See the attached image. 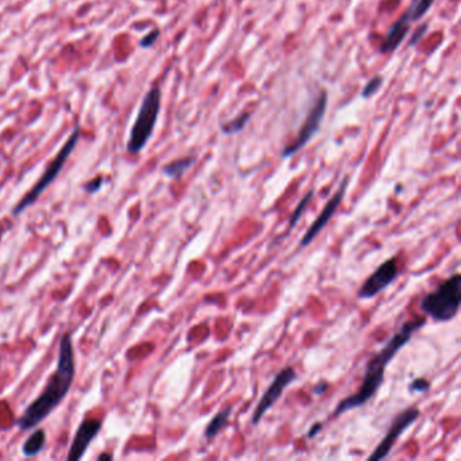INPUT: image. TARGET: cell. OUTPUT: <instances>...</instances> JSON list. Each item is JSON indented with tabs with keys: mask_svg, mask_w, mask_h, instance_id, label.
Returning a JSON list of instances; mask_svg holds the SVG:
<instances>
[{
	"mask_svg": "<svg viewBox=\"0 0 461 461\" xmlns=\"http://www.w3.org/2000/svg\"><path fill=\"white\" fill-rule=\"evenodd\" d=\"M74 373L76 365L72 336L70 333H65L60 341L56 371L50 375L42 393L27 406L18 419L17 425L21 430H33L58 407L72 387Z\"/></svg>",
	"mask_w": 461,
	"mask_h": 461,
	"instance_id": "cell-1",
	"label": "cell"
},
{
	"mask_svg": "<svg viewBox=\"0 0 461 461\" xmlns=\"http://www.w3.org/2000/svg\"><path fill=\"white\" fill-rule=\"evenodd\" d=\"M383 84V78H380V76H376V78H372L369 82L366 83V86L364 87V90H362V98H371L375 92L379 91V88Z\"/></svg>",
	"mask_w": 461,
	"mask_h": 461,
	"instance_id": "cell-19",
	"label": "cell"
},
{
	"mask_svg": "<svg viewBox=\"0 0 461 461\" xmlns=\"http://www.w3.org/2000/svg\"><path fill=\"white\" fill-rule=\"evenodd\" d=\"M103 183H104V177L98 176V177H95L94 180H91L90 183H87L86 186H84V190H86L88 194H96V192L102 188Z\"/></svg>",
	"mask_w": 461,
	"mask_h": 461,
	"instance_id": "cell-22",
	"label": "cell"
},
{
	"mask_svg": "<svg viewBox=\"0 0 461 461\" xmlns=\"http://www.w3.org/2000/svg\"><path fill=\"white\" fill-rule=\"evenodd\" d=\"M426 30H427V25H422V26L419 27V30L415 31V34L413 35V38H411V41H410V45H414V43L417 42V41H419V39L422 38Z\"/></svg>",
	"mask_w": 461,
	"mask_h": 461,
	"instance_id": "cell-23",
	"label": "cell"
},
{
	"mask_svg": "<svg viewBox=\"0 0 461 461\" xmlns=\"http://www.w3.org/2000/svg\"><path fill=\"white\" fill-rule=\"evenodd\" d=\"M461 275L454 273L440 284L435 291L426 293L421 302V310L435 322L452 321L460 310Z\"/></svg>",
	"mask_w": 461,
	"mask_h": 461,
	"instance_id": "cell-3",
	"label": "cell"
},
{
	"mask_svg": "<svg viewBox=\"0 0 461 461\" xmlns=\"http://www.w3.org/2000/svg\"><path fill=\"white\" fill-rule=\"evenodd\" d=\"M98 460L99 461H102V460H112V454H110V453H103V454H99V457H98Z\"/></svg>",
	"mask_w": 461,
	"mask_h": 461,
	"instance_id": "cell-26",
	"label": "cell"
},
{
	"mask_svg": "<svg viewBox=\"0 0 461 461\" xmlns=\"http://www.w3.org/2000/svg\"><path fill=\"white\" fill-rule=\"evenodd\" d=\"M348 184H349V177H345L342 183H341L340 188L337 191L336 194L333 195L332 198L329 199L328 203L325 204V207L322 208V211L317 216V219L313 222L310 227L307 228L306 234L303 236V238L300 240V248H307V246L310 245L311 242L314 241L315 238L318 237V234L322 232V228L328 224V222L333 218V215L336 214V211L338 210V207L342 203V199H344L345 194H346V188H348Z\"/></svg>",
	"mask_w": 461,
	"mask_h": 461,
	"instance_id": "cell-10",
	"label": "cell"
},
{
	"mask_svg": "<svg viewBox=\"0 0 461 461\" xmlns=\"http://www.w3.org/2000/svg\"><path fill=\"white\" fill-rule=\"evenodd\" d=\"M296 379L297 375L292 366H285L280 372L276 373L272 383L265 390V393L263 394V397L256 406L255 413L252 415V425H259L264 415L280 399L285 388L289 387V384H292L293 381H296Z\"/></svg>",
	"mask_w": 461,
	"mask_h": 461,
	"instance_id": "cell-7",
	"label": "cell"
},
{
	"mask_svg": "<svg viewBox=\"0 0 461 461\" xmlns=\"http://www.w3.org/2000/svg\"><path fill=\"white\" fill-rule=\"evenodd\" d=\"M410 19L406 14H403L399 19L393 25V27L388 31L387 37L384 39L383 45H381V52L388 53L393 52L401 45V42L406 38V35L409 33L410 29Z\"/></svg>",
	"mask_w": 461,
	"mask_h": 461,
	"instance_id": "cell-12",
	"label": "cell"
},
{
	"mask_svg": "<svg viewBox=\"0 0 461 461\" xmlns=\"http://www.w3.org/2000/svg\"><path fill=\"white\" fill-rule=\"evenodd\" d=\"M313 196H314V191H309V192L303 196L302 200L299 202V204L296 206V208L293 210L292 215H291V218H289V222H288V232H291V230L296 226L297 220H299V218L302 216L303 211L306 210V207L309 206V203H310V200L313 199Z\"/></svg>",
	"mask_w": 461,
	"mask_h": 461,
	"instance_id": "cell-17",
	"label": "cell"
},
{
	"mask_svg": "<svg viewBox=\"0 0 461 461\" xmlns=\"http://www.w3.org/2000/svg\"><path fill=\"white\" fill-rule=\"evenodd\" d=\"M79 137H80V126L78 125L73 129L72 134L69 135V138L66 139V142H65L64 145H62V147L58 150L56 157H54V159L50 161V164L46 167L45 172L41 175L38 181H37L34 186L31 187V190L18 202L17 206L14 207V216L21 215L22 212L25 211L26 208L33 206V204L38 200L39 196L45 192V190L52 184L53 181L56 180L57 176L60 175L61 169H62L64 164L66 163V160L69 159V156L72 155V151H73V149L76 147V145H78Z\"/></svg>",
	"mask_w": 461,
	"mask_h": 461,
	"instance_id": "cell-5",
	"label": "cell"
},
{
	"mask_svg": "<svg viewBox=\"0 0 461 461\" xmlns=\"http://www.w3.org/2000/svg\"><path fill=\"white\" fill-rule=\"evenodd\" d=\"M329 390V383L326 381H321L314 387V394L315 395H324L326 391Z\"/></svg>",
	"mask_w": 461,
	"mask_h": 461,
	"instance_id": "cell-24",
	"label": "cell"
},
{
	"mask_svg": "<svg viewBox=\"0 0 461 461\" xmlns=\"http://www.w3.org/2000/svg\"><path fill=\"white\" fill-rule=\"evenodd\" d=\"M430 388V381L425 377H417L414 379L409 386L410 393H426Z\"/></svg>",
	"mask_w": 461,
	"mask_h": 461,
	"instance_id": "cell-20",
	"label": "cell"
},
{
	"mask_svg": "<svg viewBox=\"0 0 461 461\" xmlns=\"http://www.w3.org/2000/svg\"><path fill=\"white\" fill-rule=\"evenodd\" d=\"M426 322L427 321L425 318L414 319V321L405 322L401 328L398 329L395 334L387 341V344L384 345L383 348L377 353L373 354L371 360L366 362L365 372H364V380H362L360 390L356 394H353V395L342 399L337 405L336 410L333 413V417H338V415L346 413L349 410L357 409L360 406H364L365 403L371 401L372 398L375 397L377 391L380 390V387L383 386L386 368L388 366V364L393 361L395 356L398 354V352L403 346L409 344V341L411 340L414 333L418 332L419 329L423 328L426 325Z\"/></svg>",
	"mask_w": 461,
	"mask_h": 461,
	"instance_id": "cell-2",
	"label": "cell"
},
{
	"mask_svg": "<svg viewBox=\"0 0 461 461\" xmlns=\"http://www.w3.org/2000/svg\"><path fill=\"white\" fill-rule=\"evenodd\" d=\"M232 413H233V407H232V406H227V407H224V409H222L220 411H218V413L212 417L211 421L208 422V425L206 426L204 438H206V440H214L216 435L223 430V427L227 425L228 418H230Z\"/></svg>",
	"mask_w": 461,
	"mask_h": 461,
	"instance_id": "cell-13",
	"label": "cell"
},
{
	"mask_svg": "<svg viewBox=\"0 0 461 461\" xmlns=\"http://www.w3.org/2000/svg\"><path fill=\"white\" fill-rule=\"evenodd\" d=\"M434 0H413V3L410 5L409 10L406 11V15L410 19V22L418 21L429 11V9L433 5Z\"/></svg>",
	"mask_w": 461,
	"mask_h": 461,
	"instance_id": "cell-16",
	"label": "cell"
},
{
	"mask_svg": "<svg viewBox=\"0 0 461 461\" xmlns=\"http://www.w3.org/2000/svg\"><path fill=\"white\" fill-rule=\"evenodd\" d=\"M419 415H421V411L417 407L407 409L405 411H402L399 415H397L394 418L390 429H388L387 434L384 435L383 440L380 441V444L376 446L371 456L368 457V460L380 461L388 457V454L393 450L394 445L397 444V441L399 440V437L419 418Z\"/></svg>",
	"mask_w": 461,
	"mask_h": 461,
	"instance_id": "cell-8",
	"label": "cell"
},
{
	"mask_svg": "<svg viewBox=\"0 0 461 461\" xmlns=\"http://www.w3.org/2000/svg\"><path fill=\"white\" fill-rule=\"evenodd\" d=\"M46 444V433L43 429H37L29 435V438L22 445V453L23 456L33 457L38 454Z\"/></svg>",
	"mask_w": 461,
	"mask_h": 461,
	"instance_id": "cell-14",
	"label": "cell"
},
{
	"mask_svg": "<svg viewBox=\"0 0 461 461\" xmlns=\"http://www.w3.org/2000/svg\"><path fill=\"white\" fill-rule=\"evenodd\" d=\"M102 425H103V421L96 418L86 419L80 423L73 437V441H72V445H70V449H69L68 457H66L69 461L83 458L91 442L95 440L96 435L102 430Z\"/></svg>",
	"mask_w": 461,
	"mask_h": 461,
	"instance_id": "cell-11",
	"label": "cell"
},
{
	"mask_svg": "<svg viewBox=\"0 0 461 461\" xmlns=\"http://www.w3.org/2000/svg\"><path fill=\"white\" fill-rule=\"evenodd\" d=\"M194 163L195 157H183V159L175 160L172 163L165 165L163 168V172L171 179H180L194 165Z\"/></svg>",
	"mask_w": 461,
	"mask_h": 461,
	"instance_id": "cell-15",
	"label": "cell"
},
{
	"mask_svg": "<svg viewBox=\"0 0 461 461\" xmlns=\"http://www.w3.org/2000/svg\"><path fill=\"white\" fill-rule=\"evenodd\" d=\"M326 107H328V94H326V91H322L319 94L318 99H317L315 104L313 106V108L310 110V112L307 114L306 119L303 122L302 127L299 130L295 141L291 145H288V146H285L284 150L281 151V156L284 159L291 157L295 153H297L302 147L306 146V143L314 137L315 134L318 133L321 123H322V119L325 117V112H326Z\"/></svg>",
	"mask_w": 461,
	"mask_h": 461,
	"instance_id": "cell-6",
	"label": "cell"
},
{
	"mask_svg": "<svg viewBox=\"0 0 461 461\" xmlns=\"http://www.w3.org/2000/svg\"><path fill=\"white\" fill-rule=\"evenodd\" d=\"M159 37H160V30L159 29H155V30H151L150 33H147V34L145 35L141 41H139V46L143 49L150 48V46H153V43L159 39Z\"/></svg>",
	"mask_w": 461,
	"mask_h": 461,
	"instance_id": "cell-21",
	"label": "cell"
},
{
	"mask_svg": "<svg viewBox=\"0 0 461 461\" xmlns=\"http://www.w3.org/2000/svg\"><path fill=\"white\" fill-rule=\"evenodd\" d=\"M321 430H322V423H321V422L315 423V425H313V426H311L310 431L307 433V437H309V438H314V437H317V434H318V433H321Z\"/></svg>",
	"mask_w": 461,
	"mask_h": 461,
	"instance_id": "cell-25",
	"label": "cell"
},
{
	"mask_svg": "<svg viewBox=\"0 0 461 461\" xmlns=\"http://www.w3.org/2000/svg\"><path fill=\"white\" fill-rule=\"evenodd\" d=\"M160 108H161V90L159 87H151L143 98L141 107L138 110L137 118L130 130V137L126 146L130 155H138L145 149L157 123Z\"/></svg>",
	"mask_w": 461,
	"mask_h": 461,
	"instance_id": "cell-4",
	"label": "cell"
},
{
	"mask_svg": "<svg viewBox=\"0 0 461 461\" xmlns=\"http://www.w3.org/2000/svg\"><path fill=\"white\" fill-rule=\"evenodd\" d=\"M250 114L249 112H242L240 117H237L233 121H230L226 125L220 126V129L223 131L224 134H232V133H237V131H241L244 129V126L246 125V122L249 119Z\"/></svg>",
	"mask_w": 461,
	"mask_h": 461,
	"instance_id": "cell-18",
	"label": "cell"
},
{
	"mask_svg": "<svg viewBox=\"0 0 461 461\" xmlns=\"http://www.w3.org/2000/svg\"><path fill=\"white\" fill-rule=\"evenodd\" d=\"M399 268L398 261L395 257L386 260L380 264L375 272H372L369 277L366 279L358 289V297L360 299H371L377 296L380 292H383L388 285H391L397 280Z\"/></svg>",
	"mask_w": 461,
	"mask_h": 461,
	"instance_id": "cell-9",
	"label": "cell"
}]
</instances>
